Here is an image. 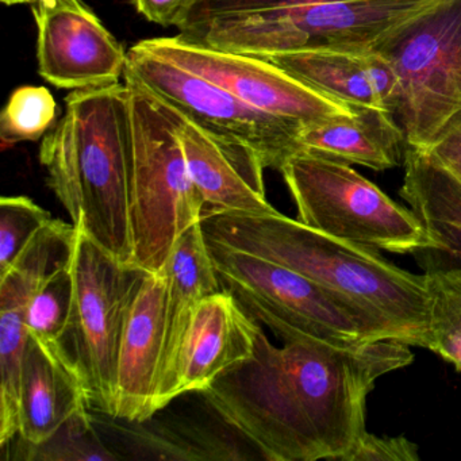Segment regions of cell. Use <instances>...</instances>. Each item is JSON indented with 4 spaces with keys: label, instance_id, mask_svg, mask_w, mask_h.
Here are the masks:
<instances>
[{
    "label": "cell",
    "instance_id": "obj_11",
    "mask_svg": "<svg viewBox=\"0 0 461 461\" xmlns=\"http://www.w3.org/2000/svg\"><path fill=\"white\" fill-rule=\"evenodd\" d=\"M139 45L152 55L220 86L249 106L302 128L353 113L352 107L315 93L258 56L214 50L180 36L144 40Z\"/></svg>",
    "mask_w": 461,
    "mask_h": 461
},
{
    "label": "cell",
    "instance_id": "obj_22",
    "mask_svg": "<svg viewBox=\"0 0 461 461\" xmlns=\"http://www.w3.org/2000/svg\"><path fill=\"white\" fill-rule=\"evenodd\" d=\"M74 299V275L69 261L53 271L29 302L26 309L29 337L50 353L71 355L66 339L71 326Z\"/></svg>",
    "mask_w": 461,
    "mask_h": 461
},
{
    "label": "cell",
    "instance_id": "obj_27",
    "mask_svg": "<svg viewBox=\"0 0 461 461\" xmlns=\"http://www.w3.org/2000/svg\"><path fill=\"white\" fill-rule=\"evenodd\" d=\"M418 447L406 437L376 436L366 431L345 461H418Z\"/></svg>",
    "mask_w": 461,
    "mask_h": 461
},
{
    "label": "cell",
    "instance_id": "obj_31",
    "mask_svg": "<svg viewBox=\"0 0 461 461\" xmlns=\"http://www.w3.org/2000/svg\"><path fill=\"white\" fill-rule=\"evenodd\" d=\"M36 0H2V4L6 6H15V5H33Z\"/></svg>",
    "mask_w": 461,
    "mask_h": 461
},
{
    "label": "cell",
    "instance_id": "obj_10",
    "mask_svg": "<svg viewBox=\"0 0 461 461\" xmlns=\"http://www.w3.org/2000/svg\"><path fill=\"white\" fill-rule=\"evenodd\" d=\"M126 69L169 109L214 139L255 150L266 168L280 171L301 150L302 126L261 112L220 86L145 50L128 52Z\"/></svg>",
    "mask_w": 461,
    "mask_h": 461
},
{
    "label": "cell",
    "instance_id": "obj_17",
    "mask_svg": "<svg viewBox=\"0 0 461 461\" xmlns=\"http://www.w3.org/2000/svg\"><path fill=\"white\" fill-rule=\"evenodd\" d=\"M403 142V131L393 115L374 107L353 109L352 114L303 126L299 134L301 150L374 171L398 166Z\"/></svg>",
    "mask_w": 461,
    "mask_h": 461
},
{
    "label": "cell",
    "instance_id": "obj_4",
    "mask_svg": "<svg viewBox=\"0 0 461 461\" xmlns=\"http://www.w3.org/2000/svg\"><path fill=\"white\" fill-rule=\"evenodd\" d=\"M442 0H247L188 21L179 36L225 52L268 58L307 50H380Z\"/></svg>",
    "mask_w": 461,
    "mask_h": 461
},
{
    "label": "cell",
    "instance_id": "obj_16",
    "mask_svg": "<svg viewBox=\"0 0 461 461\" xmlns=\"http://www.w3.org/2000/svg\"><path fill=\"white\" fill-rule=\"evenodd\" d=\"M88 409L90 395L75 358L50 353L29 337L21 379L17 437L29 444H42L69 418Z\"/></svg>",
    "mask_w": 461,
    "mask_h": 461
},
{
    "label": "cell",
    "instance_id": "obj_12",
    "mask_svg": "<svg viewBox=\"0 0 461 461\" xmlns=\"http://www.w3.org/2000/svg\"><path fill=\"white\" fill-rule=\"evenodd\" d=\"M39 74L68 90L120 83L128 53L83 0H36Z\"/></svg>",
    "mask_w": 461,
    "mask_h": 461
},
{
    "label": "cell",
    "instance_id": "obj_20",
    "mask_svg": "<svg viewBox=\"0 0 461 461\" xmlns=\"http://www.w3.org/2000/svg\"><path fill=\"white\" fill-rule=\"evenodd\" d=\"M263 59L326 98L352 109H382L364 74L358 53L307 50Z\"/></svg>",
    "mask_w": 461,
    "mask_h": 461
},
{
    "label": "cell",
    "instance_id": "obj_29",
    "mask_svg": "<svg viewBox=\"0 0 461 461\" xmlns=\"http://www.w3.org/2000/svg\"><path fill=\"white\" fill-rule=\"evenodd\" d=\"M194 0H133L140 14L158 25L179 28L187 17Z\"/></svg>",
    "mask_w": 461,
    "mask_h": 461
},
{
    "label": "cell",
    "instance_id": "obj_24",
    "mask_svg": "<svg viewBox=\"0 0 461 461\" xmlns=\"http://www.w3.org/2000/svg\"><path fill=\"white\" fill-rule=\"evenodd\" d=\"M15 460L28 461H113L121 456L113 453L99 438L90 409L69 418L52 437L33 445L20 438Z\"/></svg>",
    "mask_w": 461,
    "mask_h": 461
},
{
    "label": "cell",
    "instance_id": "obj_14",
    "mask_svg": "<svg viewBox=\"0 0 461 461\" xmlns=\"http://www.w3.org/2000/svg\"><path fill=\"white\" fill-rule=\"evenodd\" d=\"M167 275L147 274L126 315L117 364L114 420L144 422L158 411L166 358Z\"/></svg>",
    "mask_w": 461,
    "mask_h": 461
},
{
    "label": "cell",
    "instance_id": "obj_1",
    "mask_svg": "<svg viewBox=\"0 0 461 461\" xmlns=\"http://www.w3.org/2000/svg\"><path fill=\"white\" fill-rule=\"evenodd\" d=\"M410 348L391 339L276 347L261 328L253 355L201 393L267 460L345 461L366 433L369 393L414 361Z\"/></svg>",
    "mask_w": 461,
    "mask_h": 461
},
{
    "label": "cell",
    "instance_id": "obj_21",
    "mask_svg": "<svg viewBox=\"0 0 461 461\" xmlns=\"http://www.w3.org/2000/svg\"><path fill=\"white\" fill-rule=\"evenodd\" d=\"M136 428L123 430L129 449L141 457L163 460H231L242 458L220 437L195 429H179L150 422H133Z\"/></svg>",
    "mask_w": 461,
    "mask_h": 461
},
{
    "label": "cell",
    "instance_id": "obj_5",
    "mask_svg": "<svg viewBox=\"0 0 461 461\" xmlns=\"http://www.w3.org/2000/svg\"><path fill=\"white\" fill-rule=\"evenodd\" d=\"M123 82L131 95L133 125V266L148 274H158L177 240L191 226L201 222L204 203L191 177L174 113L128 69Z\"/></svg>",
    "mask_w": 461,
    "mask_h": 461
},
{
    "label": "cell",
    "instance_id": "obj_13",
    "mask_svg": "<svg viewBox=\"0 0 461 461\" xmlns=\"http://www.w3.org/2000/svg\"><path fill=\"white\" fill-rule=\"evenodd\" d=\"M261 326L229 291L199 302L191 315L174 366L161 385L158 411L177 396L202 393L255 352Z\"/></svg>",
    "mask_w": 461,
    "mask_h": 461
},
{
    "label": "cell",
    "instance_id": "obj_3",
    "mask_svg": "<svg viewBox=\"0 0 461 461\" xmlns=\"http://www.w3.org/2000/svg\"><path fill=\"white\" fill-rule=\"evenodd\" d=\"M131 160L133 125L125 82L72 90L63 117L40 148L48 187L72 225L128 266H133Z\"/></svg>",
    "mask_w": 461,
    "mask_h": 461
},
{
    "label": "cell",
    "instance_id": "obj_30",
    "mask_svg": "<svg viewBox=\"0 0 461 461\" xmlns=\"http://www.w3.org/2000/svg\"><path fill=\"white\" fill-rule=\"evenodd\" d=\"M241 2H247V0H194V4L191 5L187 17L183 21V23L196 20V18L206 17V15L217 14V13L223 12L228 7L241 4Z\"/></svg>",
    "mask_w": 461,
    "mask_h": 461
},
{
    "label": "cell",
    "instance_id": "obj_9",
    "mask_svg": "<svg viewBox=\"0 0 461 461\" xmlns=\"http://www.w3.org/2000/svg\"><path fill=\"white\" fill-rule=\"evenodd\" d=\"M71 268L75 299L67 336L71 339L69 352L87 385L91 409L114 418L123 326L148 272L121 263L80 229Z\"/></svg>",
    "mask_w": 461,
    "mask_h": 461
},
{
    "label": "cell",
    "instance_id": "obj_7",
    "mask_svg": "<svg viewBox=\"0 0 461 461\" xmlns=\"http://www.w3.org/2000/svg\"><path fill=\"white\" fill-rule=\"evenodd\" d=\"M280 172L295 202L298 221L309 228L399 255L438 249L411 209L393 202L344 161L299 150Z\"/></svg>",
    "mask_w": 461,
    "mask_h": 461
},
{
    "label": "cell",
    "instance_id": "obj_25",
    "mask_svg": "<svg viewBox=\"0 0 461 461\" xmlns=\"http://www.w3.org/2000/svg\"><path fill=\"white\" fill-rule=\"evenodd\" d=\"M58 104L41 86H23L10 96L0 117L2 148L39 141L56 125Z\"/></svg>",
    "mask_w": 461,
    "mask_h": 461
},
{
    "label": "cell",
    "instance_id": "obj_18",
    "mask_svg": "<svg viewBox=\"0 0 461 461\" xmlns=\"http://www.w3.org/2000/svg\"><path fill=\"white\" fill-rule=\"evenodd\" d=\"M164 272L167 275V339L160 390L174 366L194 310L202 299L222 290L202 221L177 240Z\"/></svg>",
    "mask_w": 461,
    "mask_h": 461
},
{
    "label": "cell",
    "instance_id": "obj_8",
    "mask_svg": "<svg viewBox=\"0 0 461 461\" xmlns=\"http://www.w3.org/2000/svg\"><path fill=\"white\" fill-rule=\"evenodd\" d=\"M379 52L398 74L406 145L428 150L461 113V0H442Z\"/></svg>",
    "mask_w": 461,
    "mask_h": 461
},
{
    "label": "cell",
    "instance_id": "obj_2",
    "mask_svg": "<svg viewBox=\"0 0 461 461\" xmlns=\"http://www.w3.org/2000/svg\"><path fill=\"white\" fill-rule=\"evenodd\" d=\"M209 241L298 272L344 296L384 326L393 341L430 349L425 275L399 268L380 250L336 239L282 212L202 218Z\"/></svg>",
    "mask_w": 461,
    "mask_h": 461
},
{
    "label": "cell",
    "instance_id": "obj_26",
    "mask_svg": "<svg viewBox=\"0 0 461 461\" xmlns=\"http://www.w3.org/2000/svg\"><path fill=\"white\" fill-rule=\"evenodd\" d=\"M52 220L50 212L28 196L0 199V274L14 263L26 245Z\"/></svg>",
    "mask_w": 461,
    "mask_h": 461
},
{
    "label": "cell",
    "instance_id": "obj_19",
    "mask_svg": "<svg viewBox=\"0 0 461 461\" xmlns=\"http://www.w3.org/2000/svg\"><path fill=\"white\" fill-rule=\"evenodd\" d=\"M399 195L428 229L437 252L461 264V180L430 153L407 147Z\"/></svg>",
    "mask_w": 461,
    "mask_h": 461
},
{
    "label": "cell",
    "instance_id": "obj_15",
    "mask_svg": "<svg viewBox=\"0 0 461 461\" xmlns=\"http://www.w3.org/2000/svg\"><path fill=\"white\" fill-rule=\"evenodd\" d=\"M169 110L176 120L177 134L194 185L203 199V217L212 214L264 215L277 212L267 199L266 166L255 150L245 145L214 139L174 110Z\"/></svg>",
    "mask_w": 461,
    "mask_h": 461
},
{
    "label": "cell",
    "instance_id": "obj_28",
    "mask_svg": "<svg viewBox=\"0 0 461 461\" xmlns=\"http://www.w3.org/2000/svg\"><path fill=\"white\" fill-rule=\"evenodd\" d=\"M358 59L380 107L393 115L398 101L399 79L393 64L379 50L358 53Z\"/></svg>",
    "mask_w": 461,
    "mask_h": 461
},
{
    "label": "cell",
    "instance_id": "obj_6",
    "mask_svg": "<svg viewBox=\"0 0 461 461\" xmlns=\"http://www.w3.org/2000/svg\"><path fill=\"white\" fill-rule=\"evenodd\" d=\"M207 244L223 290L283 342L350 348L391 339L360 307L298 272L209 240Z\"/></svg>",
    "mask_w": 461,
    "mask_h": 461
},
{
    "label": "cell",
    "instance_id": "obj_23",
    "mask_svg": "<svg viewBox=\"0 0 461 461\" xmlns=\"http://www.w3.org/2000/svg\"><path fill=\"white\" fill-rule=\"evenodd\" d=\"M425 279L431 336L429 350L461 372V264L430 268Z\"/></svg>",
    "mask_w": 461,
    "mask_h": 461
}]
</instances>
